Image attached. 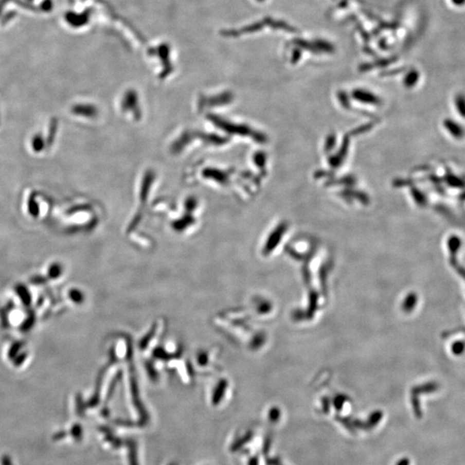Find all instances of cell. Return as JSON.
Instances as JSON below:
<instances>
[{"label": "cell", "mask_w": 465, "mask_h": 465, "mask_svg": "<svg viewBox=\"0 0 465 465\" xmlns=\"http://www.w3.org/2000/svg\"><path fill=\"white\" fill-rule=\"evenodd\" d=\"M129 445H130V465H137L136 462V455H135V443L133 441H129Z\"/></svg>", "instance_id": "cell-2"}, {"label": "cell", "mask_w": 465, "mask_h": 465, "mask_svg": "<svg viewBox=\"0 0 465 465\" xmlns=\"http://www.w3.org/2000/svg\"><path fill=\"white\" fill-rule=\"evenodd\" d=\"M249 465H259L258 457H253V458L250 460V462H249Z\"/></svg>", "instance_id": "cell-3"}, {"label": "cell", "mask_w": 465, "mask_h": 465, "mask_svg": "<svg viewBox=\"0 0 465 465\" xmlns=\"http://www.w3.org/2000/svg\"><path fill=\"white\" fill-rule=\"evenodd\" d=\"M397 465H409V460L407 459V458H403V459L399 461Z\"/></svg>", "instance_id": "cell-4"}, {"label": "cell", "mask_w": 465, "mask_h": 465, "mask_svg": "<svg viewBox=\"0 0 465 465\" xmlns=\"http://www.w3.org/2000/svg\"><path fill=\"white\" fill-rule=\"evenodd\" d=\"M448 5L457 10L465 8V0H447Z\"/></svg>", "instance_id": "cell-1"}, {"label": "cell", "mask_w": 465, "mask_h": 465, "mask_svg": "<svg viewBox=\"0 0 465 465\" xmlns=\"http://www.w3.org/2000/svg\"><path fill=\"white\" fill-rule=\"evenodd\" d=\"M172 465H174V464H172Z\"/></svg>", "instance_id": "cell-5"}]
</instances>
